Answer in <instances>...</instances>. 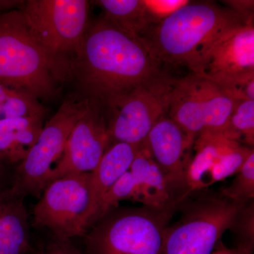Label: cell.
I'll list each match as a JSON object with an SVG mask.
<instances>
[{
  "label": "cell",
  "mask_w": 254,
  "mask_h": 254,
  "mask_svg": "<svg viewBox=\"0 0 254 254\" xmlns=\"http://www.w3.org/2000/svg\"><path fill=\"white\" fill-rule=\"evenodd\" d=\"M179 208L123 207L108 210L86 237L88 254H159Z\"/></svg>",
  "instance_id": "obj_4"
},
{
  "label": "cell",
  "mask_w": 254,
  "mask_h": 254,
  "mask_svg": "<svg viewBox=\"0 0 254 254\" xmlns=\"http://www.w3.org/2000/svg\"><path fill=\"white\" fill-rule=\"evenodd\" d=\"M104 108L91 100L70 133L63 154L50 174L49 184L73 173H92L110 143ZM48 186V185H47Z\"/></svg>",
  "instance_id": "obj_12"
},
{
  "label": "cell",
  "mask_w": 254,
  "mask_h": 254,
  "mask_svg": "<svg viewBox=\"0 0 254 254\" xmlns=\"http://www.w3.org/2000/svg\"><path fill=\"white\" fill-rule=\"evenodd\" d=\"M144 144L162 171L190 190L187 175L193 143L181 127L169 117H163L150 130Z\"/></svg>",
  "instance_id": "obj_13"
},
{
  "label": "cell",
  "mask_w": 254,
  "mask_h": 254,
  "mask_svg": "<svg viewBox=\"0 0 254 254\" xmlns=\"http://www.w3.org/2000/svg\"><path fill=\"white\" fill-rule=\"evenodd\" d=\"M91 100L67 98L43 126L38 141L13 173L11 187L26 197L39 195L49 184L50 174L63 154L70 133L86 113Z\"/></svg>",
  "instance_id": "obj_8"
},
{
  "label": "cell",
  "mask_w": 254,
  "mask_h": 254,
  "mask_svg": "<svg viewBox=\"0 0 254 254\" xmlns=\"http://www.w3.org/2000/svg\"><path fill=\"white\" fill-rule=\"evenodd\" d=\"M174 80L163 72L105 106L110 143L144 144L153 126L168 113Z\"/></svg>",
  "instance_id": "obj_6"
},
{
  "label": "cell",
  "mask_w": 254,
  "mask_h": 254,
  "mask_svg": "<svg viewBox=\"0 0 254 254\" xmlns=\"http://www.w3.org/2000/svg\"><path fill=\"white\" fill-rule=\"evenodd\" d=\"M189 197L180 205V218L165 230L159 254H211L247 204L222 195Z\"/></svg>",
  "instance_id": "obj_5"
},
{
  "label": "cell",
  "mask_w": 254,
  "mask_h": 254,
  "mask_svg": "<svg viewBox=\"0 0 254 254\" xmlns=\"http://www.w3.org/2000/svg\"><path fill=\"white\" fill-rule=\"evenodd\" d=\"M221 195L239 203H249L254 198V152L237 173L230 187L222 190Z\"/></svg>",
  "instance_id": "obj_22"
},
{
  "label": "cell",
  "mask_w": 254,
  "mask_h": 254,
  "mask_svg": "<svg viewBox=\"0 0 254 254\" xmlns=\"http://www.w3.org/2000/svg\"><path fill=\"white\" fill-rule=\"evenodd\" d=\"M41 254H81L72 245L70 240L54 236L47 247L46 251Z\"/></svg>",
  "instance_id": "obj_26"
},
{
  "label": "cell",
  "mask_w": 254,
  "mask_h": 254,
  "mask_svg": "<svg viewBox=\"0 0 254 254\" xmlns=\"http://www.w3.org/2000/svg\"><path fill=\"white\" fill-rule=\"evenodd\" d=\"M230 9L242 16L248 24L253 25L254 1H226Z\"/></svg>",
  "instance_id": "obj_27"
},
{
  "label": "cell",
  "mask_w": 254,
  "mask_h": 254,
  "mask_svg": "<svg viewBox=\"0 0 254 254\" xmlns=\"http://www.w3.org/2000/svg\"><path fill=\"white\" fill-rule=\"evenodd\" d=\"M254 202L247 203L238 214L230 230H234L240 238L237 246L254 248Z\"/></svg>",
  "instance_id": "obj_24"
},
{
  "label": "cell",
  "mask_w": 254,
  "mask_h": 254,
  "mask_svg": "<svg viewBox=\"0 0 254 254\" xmlns=\"http://www.w3.org/2000/svg\"><path fill=\"white\" fill-rule=\"evenodd\" d=\"M71 78V60L53 54L28 29L22 12L0 14V83L37 99H53Z\"/></svg>",
  "instance_id": "obj_2"
},
{
  "label": "cell",
  "mask_w": 254,
  "mask_h": 254,
  "mask_svg": "<svg viewBox=\"0 0 254 254\" xmlns=\"http://www.w3.org/2000/svg\"><path fill=\"white\" fill-rule=\"evenodd\" d=\"M244 24L248 23L229 8L211 2H189L150 26L141 38L160 63L189 67L219 37Z\"/></svg>",
  "instance_id": "obj_3"
},
{
  "label": "cell",
  "mask_w": 254,
  "mask_h": 254,
  "mask_svg": "<svg viewBox=\"0 0 254 254\" xmlns=\"http://www.w3.org/2000/svg\"><path fill=\"white\" fill-rule=\"evenodd\" d=\"M45 115L0 120V160L11 165L26 158L38 141Z\"/></svg>",
  "instance_id": "obj_17"
},
{
  "label": "cell",
  "mask_w": 254,
  "mask_h": 254,
  "mask_svg": "<svg viewBox=\"0 0 254 254\" xmlns=\"http://www.w3.org/2000/svg\"><path fill=\"white\" fill-rule=\"evenodd\" d=\"M73 55L71 78L85 98L103 108L163 73L143 38L125 33L103 17L90 21Z\"/></svg>",
  "instance_id": "obj_1"
},
{
  "label": "cell",
  "mask_w": 254,
  "mask_h": 254,
  "mask_svg": "<svg viewBox=\"0 0 254 254\" xmlns=\"http://www.w3.org/2000/svg\"><path fill=\"white\" fill-rule=\"evenodd\" d=\"M136 182V201L155 208H180L192 193L162 171L145 144L141 145L129 170Z\"/></svg>",
  "instance_id": "obj_14"
},
{
  "label": "cell",
  "mask_w": 254,
  "mask_h": 254,
  "mask_svg": "<svg viewBox=\"0 0 254 254\" xmlns=\"http://www.w3.org/2000/svg\"><path fill=\"white\" fill-rule=\"evenodd\" d=\"M240 144V141L219 132L200 133L193 143L195 154L187 171V183L190 192L210 186V177L214 169L227 153Z\"/></svg>",
  "instance_id": "obj_15"
},
{
  "label": "cell",
  "mask_w": 254,
  "mask_h": 254,
  "mask_svg": "<svg viewBox=\"0 0 254 254\" xmlns=\"http://www.w3.org/2000/svg\"><path fill=\"white\" fill-rule=\"evenodd\" d=\"M95 2L103 9V18L131 36L142 37L152 26L143 0H100Z\"/></svg>",
  "instance_id": "obj_19"
},
{
  "label": "cell",
  "mask_w": 254,
  "mask_h": 254,
  "mask_svg": "<svg viewBox=\"0 0 254 254\" xmlns=\"http://www.w3.org/2000/svg\"><path fill=\"white\" fill-rule=\"evenodd\" d=\"M46 108L33 95L0 83V120L46 115Z\"/></svg>",
  "instance_id": "obj_20"
},
{
  "label": "cell",
  "mask_w": 254,
  "mask_h": 254,
  "mask_svg": "<svg viewBox=\"0 0 254 254\" xmlns=\"http://www.w3.org/2000/svg\"><path fill=\"white\" fill-rule=\"evenodd\" d=\"M9 166V165L0 160V190L11 187L13 173H10Z\"/></svg>",
  "instance_id": "obj_28"
},
{
  "label": "cell",
  "mask_w": 254,
  "mask_h": 254,
  "mask_svg": "<svg viewBox=\"0 0 254 254\" xmlns=\"http://www.w3.org/2000/svg\"><path fill=\"white\" fill-rule=\"evenodd\" d=\"M24 198L11 188L0 190V254H26L30 250Z\"/></svg>",
  "instance_id": "obj_16"
},
{
  "label": "cell",
  "mask_w": 254,
  "mask_h": 254,
  "mask_svg": "<svg viewBox=\"0 0 254 254\" xmlns=\"http://www.w3.org/2000/svg\"><path fill=\"white\" fill-rule=\"evenodd\" d=\"M137 195L136 182L128 170L119 179L105 195L97 220L108 210L118 207L119 202L123 200H136Z\"/></svg>",
  "instance_id": "obj_23"
},
{
  "label": "cell",
  "mask_w": 254,
  "mask_h": 254,
  "mask_svg": "<svg viewBox=\"0 0 254 254\" xmlns=\"http://www.w3.org/2000/svg\"><path fill=\"white\" fill-rule=\"evenodd\" d=\"M25 1L20 0H0V14L14 9H22Z\"/></svg>",
  "instance_id": "obj_30"
},
{
  "label": "cell",
  "mask_w": 254,
  "mask_h": 254,
  "mask_svg": "<svg viewBox=\"0 0 254 254\" xmlns=\"http://www.w3.org/2000/svg\"><path fill=\"white\" fill-rule=\"evenodd\" d=\"M20 10L36 41L60 56L75 53L90 23L86 0H28Z\"/></svg>",
  "instance_id": "obj_10"
},
{
  "label": "cell",
  "mask_w": 254,
  "mask_h": 254,
  "mask_svg": "<svg viewBox=\"0 0 254 254\" xmlns=\"http://www.w3.org/2000/svg\"><path fill=\"white\" fill-rule=\"evenodd\" d=\"M189 68L195 76L217 84L254 73V25L225 32Z\"/></svg>",
  "instance_id": "obj_11"
},
{
  "label": "cell",
  "mask_w": 254,
  "mask_h": 254,
  "mask_svg": "<svg viewBox=\"0 0 254 254\" xmlns=\"http://www.w3.org/2000/svg\"><path fill=\"white\" fill-rule=\"evenodd\" d=\"M140 147L116 143L109 147L92 172V187L95 208V222L105 195L124 174L128 172Z\"/></svg>",
  "instance_id": "obj_18"
},
{
  "label": "cell",
  "mask_w": 254,
  "mask_h": 254,
  "mask_svg": "<svg viewBox=\"0 0 254 254\" xmlns=\"http://www.w3.org/2000/svg\"><path fill=\"white\" fill-rule=\"evenodd\" d=\"M235 103L217 83L190 75L174 80L169 118L181 127L193 143L200 133L207 131L224 133L240 141L229 127Z\"/></svg>",
  "instance_id": "obj_7"
},
{
  "label": "cell",
  "mask_w": 254,
  "mask_h": 254,
  "mask_svg": "<svg viewBox=\"0 0 254 254\" xmlns=\"http://www.w3.org/2000/svg\"><path fill=\"white\" fill-rule=\"evenodd\" d=\"M152 26L163 21L170 15L188 4L187 0H143Z\"/></svg>",
  "instance_id": "obj_25"
},
{
  "label": "cell",
  "mask_w": 254,
  "mask_h": 254,
  "mask_svg": "<svg viewBox=\"0 0 254 254\" xmlns=\"http://www.w3.org/2000/svg\"><path fill=\"white\" fill-rule=\"evenodd\" d=\"M229 127L230 131L239 141L242 138L253 146L254 143V100L235 101Z\"/></svg>",
  "instance_id": "obj_21"
},
{
  "label": "cell",
  "mask_w": 254,
  "mask_h": 254,
  "mask_svg": "<svg viewBox=\"0 0 254 254\" xmlns=\"http://www.w3.org/2000/svg\"><path fill=\"white\" fill-rule=\"evenodd\" d=\"M216 250L210 254H253L252 249L237 246L236 248H227L222 243H219Z\"/></svg>",
  "instance_id": "obj_29"
},
{
  "label": "cell",
  "mask_w": 254,
  "mask_h": 254,
  "mask_svg": "<svg viewBox=\"0 0 254 254\" xmlns=\"http://www.w3.org/2000/svg\"><path fill=\"white\" fill-rule=\"evenodd\" d=\"M33 220L64 240L84 235L94 224L92 173H73L53 180L33 209Z\"/></svg>",
  "instance_id": "obj_9"
}]
</instances>
